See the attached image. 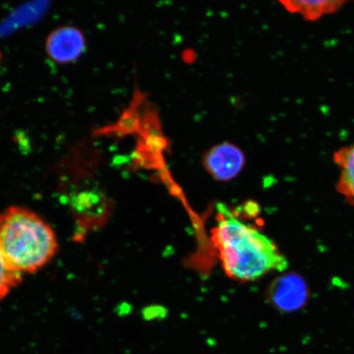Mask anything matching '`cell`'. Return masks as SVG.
<instances>
[{
  "label": "cell",
  "instance_id": "cell-7",
  "mask_svg": "<svg viewBox=\"0 0 354 354\" xmlns=\"http://www.w3.org/2000/svg\"><path fill=\"white\" fill-rule=\"evenodd\" d=\"M285 10L305 21H316L333 15L351 0H277Z\"/></svg>",
  "mask_w": 354,
  "mask_h": 354
},
{
  "label": "cell",
  "instance_id": "cell-3",
  "mask_svg": "<svg viewBox=\"0 0 354 354\" xmlns=\"http://www.w3.org/2000/svg\"><path fill=\"white\" fill-rule=\"evenodd\" d=\"M267 297L268 302L280 311L295 312L307 304L308 287L299 274L287 273L274 279L268 287Z\"/></svg>",
  "mask_w": 354,
  "mask_h": 354
},
{
  "label": "cell",
  "instance_id": "cell-2",
  "mask_svg": "<svg viewBox=\"0 0 354 354\" xmlns=\"http://www.w3.org/2000/svg\"><path fill=\"white\" fill-rule=\"evenodd\" d=\"M59 251L55 230L32 210L12 205L0 212V254L12 271L32 274Z\"/></svg>",
  "mask_w": 354,
  "mask_h": 354
},
{
  "label": "cell",
  "instance_id": "cell-6",
  "mask_svg": "<svg viewBox=\"0 0 354 354\" xmlns=\"http://www.w3.org/2000/svg\"><path fill=\"white\" fill-rule=\"evenodd\" d=\"M147 100L148 95L141 91L139 87H136L129 105L122 111L118 120L111 125L97 128L93 131L94 136H122L140 133L141 113Z\"/></svg>",
  "mask_w": 354,
  "mask_h": 354
},
{
  "label": "cell",
  "instance_id": "cell-8",
  "mask_svg": "<svg viewBox=\"0 0 354 354\" xmlns=\"http://www.w3.org/2000/svg\"><path fill=\"white\" fill-rule=\"evenodd\" d=\"M333 160L340 171L336 189L354 207V143L336 150Z\"/></svg>",
  "mask_w": 354,
  "mask_h": 354
},
{
  "label": "cell",
  "instance_id": "cell-9",
  "mask_svg": "<svg viewBox=\"0 0 354 354\" xmlns=\"http://www.w3.org/2000/svg\"><path fill=\"white\" fill-rule=\"evenodd\" d=\"M22 277L24 275L8 268L0 254V302L21 284Z\"/></svg>",
  "mask_w": 354,
  "mask_h": 354
},
{
  "label": "cell",
  "instance_id": "cell-5",
  "mask_svg": "<svg viewBox=\"0 0 354 354\" xmlns=\"http://www.w3.org/2000/svg\"><path fill=\"white\" fill-rule=\"evenodd\" d=\"M46 50L48 56L57 64L75 63L86 52L85 35L75 26H59L48 35Z\"/></svg>",
  "mask_w": 354,
  "mask_h": 354
},
{
  "label": "cell",
  "instance_id": "cell-10",
  "mask_svg": "<svg viewBox=\"0 0 354 354\" xmlns=\"http://www.w3.org/2000/svg\"><path fill=\"white\" fill-rule=\"evenodd\" d=\"M2 59H3V55H2V53L0 52V64H1Z\"/></svg>",
  "mask_w": 354,
  "mask_h": 354
},
{
  "label": "cell",
  "instance_id": "cell-1",
  "mask_svg": "<svg viewBox=\"0 0 354 354\" xmlns=\"http://www.w3.org/2000/svg\"><path fill=\"white\" fill-rule=\"evenodd\" d=\"M212 241L218 250L224 272L232 280L249 282L289 267L275 242L253 225L234 216L227 207L219 209Z\"/></svg>",
  "mask_w": 354,
  "mask_h": 354
},
{
  "label": "cell",
  "instance_id": "cell-4",
  "mask_svg": "<svg viewBox=\"0 0 354 354\" xmlns=\"http://www.w3.org/2000/svg\"><path fill=\"white\" fill-rule=\"evenodd\" d=\"M245 165V153L230 142L212 146L203 157V165L212 178L225 183L236 178Z\"/></svg>",
  "mask_w": 354,
  "mask_h": 354
}]
</instances>
